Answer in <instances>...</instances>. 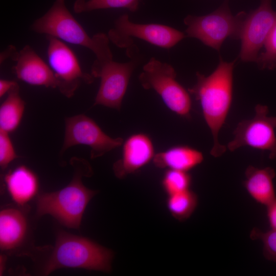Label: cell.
Returning <instances> with one entry per match:
<instances>
[{
    "instance_id": "4",
    "label": "cell",
    "mask_w": 276,
    "mask_h": 276,
    "mask_svg": "<svg viewBox=\"0 0 276 276\" xmlns=\"http://www.w3.org/2000/svg\"><path fill=\"white\" fill-rule=\"evenodd\" d=\"M113 257L112 250L87 238L60 231L41 274L47 275L61 268L109 272Z\"/></svg>"
},
{
    "instance_id": "17",
    "label": "cell",
    "mask_w": 276,
    "mask_h": 276,
    "mask_svg": "<svg viewBox=\"0 0 276 276\" xmlns=\"http://www.w3.org/2000/svg\"><path fill=\"white\" fill-rule=\"evenodd\" d=\"M245 175V188L255 200L267 206L276 198L273 182L275 172L272 168L260 169L249 166Z\"/></svg>"
},
{
    "instance_id": "27",
    "label": "cell",
    "mask_w": 276,
    "mask_h": 276,
    "mask_svg": "<svg viewBox=\"0 0 276 276\" xmlns=\"http://www.w3.org/2000/svg\"><path fill=\"white\" fill-rule=\"evenodd\" d=\"M16 83L17 82L13 80L1 79L0 98L3 97L6 94H7Z\"/></svg>"
},
{
    "instance_id": "2",
    "label": "cell",
    "mask_w": 276,
    "mask_h": 276,
    "mask_svg": "<svg viewBox=\"0 0 276 276\" xmlns=\"http://www.w3.org/2000/svg\"><path fill=\"white\" fill-rule=\"evenodd\" d=\"M70 163L74 170L72 180L60 190L39 195L36 214L37 217L50 215L67 227L79 229L85 210L97 191L87 188L82 181L83 176L91 175L88 162L75 157Z\"/></svg>"
},
{
    "instance_id": "1",
    "label": "cell",
    "mask_w": 276,
    "mask_h": 276,
    "mask_svg": "<svg viewBox=\"0 0 276 276\" xmlns=\"http://www.w3.org/2000/svg\"><path fill=\"white\" fill-rule=\"evenodd\" d=\"M235 61L228 62L220 58L216 68L209 76L197 72L196 84L188 89L200 102L204 120L213 137L210 153L215 157L221 156L227 149L220 143L218 135L232 102Z\"/></svg>"
},
{
    "instance_id": "25",
    "label": "cell",
    "mask_w": 276,
    "mask_h": 276,
    "mask_svg": "<svg viewBox=\"0 0 276 276\" xmlns=\"http://www.w3.org/2000/svg\"><path fill=\"white\" fill-rule=\"evenodd\" d=\"M9 133L0 130V166L6 169L14 159L18 157Z\"/></svg>"
},
{
    "instance_id": "24",
    "label": "cell",
    "mask_w": 276,
    "mask_h": 276,
    "mask_svg": "<svg viewBox=\"0 0 276 276\" xmlns=\"http://www.w3.org/2000/svg\"><path fill=\"white\" fill-rule=\"evenodd\" d=\"M253 240H261L263 244V255L269 261L276 262V229L271 228L263 232L258 228H254L250 235Z\"/></svg>"
},
{
    "instance_id": "6",
    "label": "cell",
    "mask_w": 276,
    "mask_h": 276,
    "mask_svg": "<svg viewBox=\"0 0 276 276\" xmlns=\"http://www.w3.org/2000/svg\"><path fill=\"white\" fill-rule=\"evenodd\" d=\"M176 77V73L171 65L152 57L143 66L139 80L144 89L156 92L169 109L188 118L192 108L189 93Z\"/></svg>"
},
{
    "instance_id": "12",
    "label": "cell",
    "mask_w": 276,
    "mask_h": 276,
    "mask_svg": "<svg viewBox=\"0 0 276 276\" xmlns=\"http://www.w3.org/2000/svg\"><path fill=\"white\" fill-rule=\"evenodd\" d=\"M272 0H261L259 6L247 14L240 37V60L256 62L260 49L276 22V11L272 8Z\"/></svg>"
},
{
    "instance_id": "23",
    "label": "cell",
    "mask_w": 276,
    "mask_h": 276,
    "mask_svg": "<svg viewBox=\"0 0 276 276\" xmlns=\"http://www.w3.org/2000/svg\"><path fill=\"white\" fill-rule=\"evenodd\" d=\"M264 47V51L259 55L256 62L262 70H273L276 67V22L268 34Z\"/></svg>"
},
{
    "instance_id": "13",
    "label": "cell",
    "mask_w": 276,
    "mask_h": 276,
    "mask_svg": "<svg viewBox=\"0 0 276 276\" xmlns=\"http://www.w3.org/2000/svg\"><path fill=\"white\" fill-rule=\"evenodd\" d=\"M16 77L31 85L56 88L57 81L51 68L29 45L17 51L12 59Z\"/></svg>"
},
{
    "instance_id": "3",
    "label": "cell",
    "mask_w": 276,
    "mask_h": 276,
    "mask_svg": "<svg viewBox=\"0 0 276 276\" xmlns=\"http://www.w3.org/2000/svg\"><path fill=\"white\" fill-rule=\"evenodd\" d=\"M31 29L35 33L90 50L96 57L91 72L113 60L107 35L99 33L90 37L67 8L65 0H55L44 14L33 22Z\"/></svg>"
},
{
    "instance_id": "9",
    "label": "cell",
    "mask_w": 276,
    "mask_h": 276,
    "mask_svg": "<svg viewBox=\"0 0 276 276\" xmlns=\"http://www.w3.org/2000/svg\"><path fill=\"white\" fill-rule=\"evenodd\" d=\"M49 65L57 81V88L65 97L72 98L82 82L91 84L94 77L82 70L74 52L63 41L47 36Z\"/></svg>"
},
{
    "instance_id": "22",
    "label": "cell",
    "mask_w": 276,
    "mask_h": 276,
    "mask_svg": "<svg viewBox=\"0 0 276 276\" xmlns=\"http://www.w3.org/2000/svg\"><path fill=\"white\" fill-rule=\"evenodd\" d=\"M191 181L188 172L168 169L163 176L162 186L169 196L189 190Z\"/></svg>"
},
{
    "instance_id": "21",
    "label": "cell",
    "mask_w": 276,
    "mask_h": 276,
    "mask_svg": "<svg viewBox=\"0 0 276 276\" xmlns=\"http://www.w3.org/2000/svg\"><path fill=\"white\" fill-rule=\"evenodd\" d=\"M140 0H76L74 11L78 14L108 8H126L132 12L137 10Z\"/></svg>"
},
{
    "instance_id": "5",
    "label": "cell",
    "mask_w": 276,
    "mask_h": 276,
    "mask_svg": "<svg viewBox=\"0 0 276 276\" xmlns=\"http://www.w3.org/2000/svg\"><path fill=\"white\" fill-rule=\"evenodd\" d=\"M228 0L214 12L203 16L189 15L184 19L186 37L199 39L203 44L219 51L227 38L240 39L247 14L241 11L234 15Z\"/></svg>"
},
{
    "instance_id": "8",
    "label": "cell",
    "mask_w": 276,
    "mask_h": 276,
    "mask_svg": "<svg viewBox=\"0 0 276 276\" xmlns=\"http://www.w3.org/2000/svg\"><path fill=\"white\" fill-rule=\"evenodd\" d=\"M255 116L240 121L235 129L234 139L226 146L230 151L249 146L267 151L270 159H276V117L268 116L266 105L258 104Z\"/></svg>"
},
{
    "instance_id": "19",
    "label": "cell",
    "mask_w": 276,
    "mask_h": 276,
    "mask_svg": "<svg viewBox=\"0 0 276 276\" xmlns=\"http://www.w3.org/2000/svg\"><path fill=\"white\" fill-rule=\"evenodd\" d=\"M25 109V102L20 95L17 82L1 105L0 130L8 133L15 131L20 125Z\"/></svg>"
},
{
    "instance_id": "16",
    "label": "cell",
    "mask_w": 276,
    "mask_h": 276,
    "mask_svg": "<svg viewBox=\"0 0 276 276\" xmlns=\"http://www.w3.org/2000/svg\"><path fill=\"white\" fill-rule=\"evenodd\" d=\"M28 231V221L24 213L14 208H5L0 212V248L10 251L18 247Z\"/></svg>"
},
{
    "instance_id": "20",
    "label": "cell",
    "mask_w": 276,
    "mask_h": 276,
    "mask_svg": "<svg viewBox=\"0 0 276 276\" xmlns=\"http://www.w3.org/2000/svg\"><path fill=\"white\" fill-rule=\"evenodd\" d=\"M198 204L197 195L190 189L169 195L167 208L171 215L179 221H184L191 217Z\"/></svg>"
},
{
    "instance_id": "26",
    "label": "cell",
    "mask_w": 276,
    "mask_h": 276,
    "mask_svg": "<svg viewBox=\"0 0 276 276\" xmlns=\"http://www.w3.org/2000/svg\"><path fill=\"white\" fill-rule=\"evenodd\" d=\"M267 207V215L271 228L276 229V198Z\"/></svg>"
},
{
    "instance_id": "14",
    "label": "cell",
    "mask_w": 276,
    "mask_h": 276,
    "mask_svg": "<svg viewBox=\"0 0 276 276\" xmlns=\"http://www.w3.org/2000/svg\"><path fill=\"white\" fill-rule=\"evenodd\" d=\"M154 148L151 139L144 133L130 135L123 143L121 158L112 167L115 176L123 179L153 159Z\"/></svg>"
},
{
    "instance_id": "28",
    "label": "cell",
    "mask_w": 276,
    "mask_h": 276,
    "mask_svg": "<svg viewBox=\"0 0 276 276\" xmlns=\"http://www.w3.org/2000/svg\"><path fill=\"white\" fill-rule=\"evenodd\" d=\"M17 50L14 46L9 45L8 48L1 54V64L4 62L5 59L13 57Z\"/></svg>"
},
{
    "instance_id": "10",
    "label": "cell",
    "mask_w": 276,
    "mask_h": 276,
    "mask_svg": "<svg viewBox=\"0 0 276 276\" xmlns=\"http://www.w3.org/2000/svg\"><path fill=\"white\" fill-rule=\"evenodd\" d=\"M122 137L112 138L106 134L92 119L83 114L65 119V131L61 153L78 145L89 146L90 158H96L121 146Z\"/></svg>"
},
{
    "instance_id": "18",
    "label": "cell",
    "mask_w": 276,
    "mask_h": 276,
    "mask_svg": "<svg viewBox=\"0 0 276 276\" xmlns=\"http://www.w3.org/2000/svg\"><path fill=\"white\" fill-rule=\"evenodd\" d=\"M200 151L187 146H176L155 154L152 160L158 168L185 172L195 168L203 160Z\"/></svg>"
},
{
    "instance_id": "11",
    "label": "cell",
    "mask_w": 276,
    "mask_h": 276,
    "mask_svg": "<svg viewBox=\"0 0 276 276\" xmlns=\"http://www.w3.org/2000/svg\"><path fill=\"white\" fill-rule=\"evenodd\" d=\"M131 60L120 63L112 60L90 74L100 78L99 88L94 105H102L120 110L130 77L138 64L134 52L129 56Z\"/></svg>"
},
{
    "instance_id": "15",
    "label": "cell",
    "mask_w": 276,
    "mask_h": 276,
    "mask_svg": "<svg viewBox=\"0 0 276 276\" xmlns=\"http://www.w3.org/2000/svg\"><path fill=\"white\" fill-rule=\"evenodd\" d=\"M6 189L12 199L22 206L32 200L39 189V180L35 173L20 165L10 170L4 176Z\"/></svg>"
},
{
    "instance_id": "7",
    "label": "cell",
    "mask_w": 276,
    "mask_h": 276,
    "mask_svg": "<svg viewBox=\"0 0 276 276\" xmlns=\"http://www.w3.org/2000/svg\"><path fill=\"white\" fill-rule=\"evenodd\" d=\"M107 36L116 45L128 50L133 46L132 37L166 49L174 47L186 37L185 33L169 26L133 22L126 14L116 19L114 27L108 31Z\"/></svg>"
}]
</instances>
